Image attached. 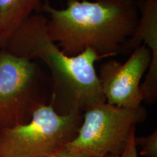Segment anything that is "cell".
<instances>
[{
	"mask_svg": "<svg viewBox=\"0 0 157 157\" xmlns=\"http://www.w3.org/2000/svg\"><path fill=\"white\" fill-rule=\"evenodd\" d=\"M3 49L17 56L44 63L52 78L50 103L59 113H83L105 102L95 67L103 57L90 48L75 56L66 55L48 35L44 14L35 13L29 17Z\"/></svg>",
	"mask_w": 157,
	"mask_h": 157,
	"instance_id": "cell-1",
	"label": "cell"
},
{
	"mask_svg": "<svg viewBox=\"0 0 157 157\" xmlns=\"http://www.w3.org/2000/svg\"><path fill=\"white\" fill-rule=\"evenodd\" d=\"M42 12L48 35L69 56L89 48L103 58L121 53L139 20L137 0H68L62 9L47 1Z\"/></svg>",
	"mask_w": 157,
	"mask_h": 157,
	"instance_id": "cell-2",
	"label": "cell"
},
{
	"mask_svg": "<svg viewBox=\"0 0 157 157\" xmlns=\"http://www.w3.org/2000/svg\"><path fill=\"white\" fill-rule=\"evenodd\" d=\"M83 113L61 114L50 103L40 105L28 122L0 128V157H49L76 136Z\"/></svg>",
	"mask_w": 157,
	"mask_h": 157,
	"instance_id": "cell-3",
	"label": "cell"
},
{
	"mask_svg": "<svg viewBox=\"0 0 157 157\" xmlns=\"http://www.w3.org/2000/svg\"><path fill=\"white\" fill-rule=\"evenodd\" d=\"M146 118L143 105L124 109L106 102L95 105L84 111L78 132L66 148L88 157L119 155L136 132L137 124Z\"/></svg>",
	"mask_w": 157,
	"mask_h": 157,
	"instance_id": "cell-4",
	"label": "cell"
},
{
	"mask_svg": "<svg viewBox=\"0 0 157 157\" xmlns=\"http://www.w3.org/2000/svg\"><path fill=\"white\" fill-rule=\"evenodd\" d=\"M42 76L34 60L0 49V128L27 123L45 103Z\"/></svg>",
	"mask_w": 157,
	"mask_h": 157,
	"instance_id": "cell-5",
	"label": "cell"
},
{
	"mask_svg": "<svg viewBox=\"0 0 157 157\" xmlns=\"http://www.w3.org/2000/svg\"><path fill=\"white\" fill-rule=\"evenodd\" d=\"M151 63V52L141 44L123 63L110 60L102 63L98 74L105 102L124 109H136L144 101L140 88L143 76Z\"/></svg>",
	"mask_w": 157,
	"mask_h": 157,
	"instance_id": "cell-6",
	"label": "cell"
},
{
	"mask_svg": "<svg viewBox=\"0 0 157 157\" xmlns=\"http://www.w3.org/2000/svg\"><path fill=\"white\" fill-rule=\"evenodd\" d=\"M137 6L138 23L121 53L130 54L141 44L151 51V63L140 88L144 101L154 103L157 98V0H137Z\"/></svg>",
	"mask_w": 157,
	"mask_h": 157,
	"instance_id": "cell-7",
	"label": "cell"
},
{
	"mask_svg": "<svg viewBox=\"0 0 157 157\" xmlns=\"http://www.w3.org/2000/svg\"><path fill=\"white\" fill-rule=\"evenodd\" d=\"M42 0H0V49L29 17L41 13Z\"/></svg>",
	"mask_w": 157,
	"mask_h": 157,
	"instance_id": "cell-8",
	"label": "cell"
},
{
	"mask_svg": "<svg viewBox=\"0 0 157 157\" xmlns=\"http://www.w3.org/2000/svg\"><path fill=\"white\" fill-rule=\"evenodd\" d=\"M137 147H140L139 154L145 157H157V132L144 137H135Z\"/></svg>",
	"mask_w": 157,
	"mask_h": 157,
	"instance_id": "cell-9",
	"label": "cell"
},
{
	"mask_svg": "<svg viewBox=\"0 0 157 157\" xmlns=\"http://www.w3.org/2000/svg\"><path fill=\"white\" fill-rule=\"evenodd\" d=\"M135 137H136V132H133L131 137H129L124 150L121 154L108 157H139L137 147L135 143Z\"/></svg>",
	"mask_w": 157,
	"mask_h": 157,
	"instance_id": "cell-10",
	"label": "cell"
},
{
	"mask_svg": "<svg viewBox=\"0 0 157 157\" xmlns=\"http://www.w3.org/2000/svg\"><path fill=\"white\" fill-rule=\"evenodd\" d=\"M49 157H88L86 156V155L82 154L81 153H77L72 151H70L65 148L63 150L60 151L56 153L52 156Z\"/></svg>",
	"mask_w": 157,
	"mask_h": 157,
	"instance_id": "cell-11",
	"label": "cell"
}]
</instances>
